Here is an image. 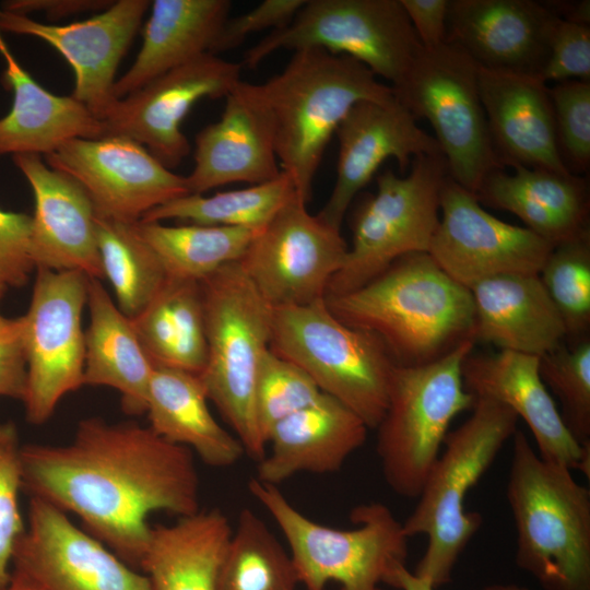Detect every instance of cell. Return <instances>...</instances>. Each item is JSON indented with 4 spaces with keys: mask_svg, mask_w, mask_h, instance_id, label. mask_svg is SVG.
<instances>
[{
    "mask_svg": "<svg viewBox=\"0 0 590 590\" xmlns=\"http://www.w3.org/2000/svg\"><path fill=\"white\" fill-rule=\"evenodd\" d=\"M22 489L66 514L139 570L151 528L149 516L199 511L194 455L134 421L90 416L64 445L21 449Z\"/></svg>",
    "mask_w": 590,
    "mask_h": 590,
    "instance_id": "cell-1",
    "label": "cell"
},
{
    "mask_svg": "<svg viewBox=\"0 0 590 590\" xmlns=\"http://www.w3.org/2000/svg\"><path fill=\"white\" fill-rule=\"evenodd\" d=\"M326 303L345 324L378 337L397 365H424L474 340L470 290L428 252L406 255L367 284L326 296Z\"/></svg>",
    "mask_w": 590,
    "mask_h": 590,
    "instance_id": "cell-2",
    "label": "cell"
},
{
    "mask_svg": "<svg viewBox=\"0 0 590 590\" xmlns=\"http://www.w3.org/2000/svg\"><path fill=\"white\" fill-rule=\"evenodd\" d=\"M262 92L271 111L281 170L308 203L326 148L351 108L363 101L396 98L362 62L318 48L294 51Z\"/></svg>",
    "mask_w": 590,
    "mask_h": 590,
    "instance_id": "cell-3",
    "label": "cell"
},
{
    "mask_svg": "<svg viewBox=\"0 0 590 590\" xmlns=\"http://www.w3.org/2000/svg\"><path fill=\"white\" fill-rule=\"evenodd\" d=\"M517 565L544 590H590V491L516 430L507 483Z\"/></svg>",
    "mask_w": 590,
    "mask_h": 590,
    "instance_id": "cell-4",
    "label": "cell"
},
{
    "mask_svg": "<svg viewBox=\"0 0 590 590\" xmlns=\"http://www.w3.org/2000/svg\"><path fill=\"white\" fill-rule=\"evenodd\" d=\"M518 420L505 404L475 398L472 414L447 434L445 450L435 461L415 508L402 523L408 538H427L414 574L435 589L450 581L458 558L482 526L479 512L465 511L468 492L514 436Z\"/></svg>",
    "mask_w": 590,
    "mask_h": 590,
    "instance_id": "cell-5",
    "label": "cell"
},
{
    "mask_svg": "<svg viewBox=\"0 0 590 590\" xmlns=\"http://www.w3.org/2000/svg\"><path fill=\"white\" fill-rule=\"evenodd\" d=\"M206 363L199 376L209 401L235 432L245 452L258 462L267 453L255 417V386L260 362L270 349L273 308L239 262L200 281Z\"/></svg>",
    "mask_w": 590,
    "mask_h": 590,
    "instance_id": "cell-6",
    "label": "cell"
},
{
    "mask_svg": "<svg viewBox=\"0 0 590 590\" xmlns=\"http://www.w3.org/2000/svg\"><path fill=\"white\" fill-rule=\"evenodd\" d=\"M248 491L280 528L307 590H324L329 581L341 590H384L379 585L405 564L409 538L381 503L356 506L350 518L357 527L342 530L304 516L275 485L251 477Z\"/></svg>",
    "mask_w": 590,
    "mask_h": 590,
    "instance_id": "cell-7",
    "label": "cell"
},
{
    "mask_svg": "<svg viewBox=\"0 0 590 590\" xmlns=\"http://www.w3.org/2000/svg\"><path fill=\"white\" fill-rule=\"evenodd\" d=\"M270 350L305 370L321 392L352 410L368 429L377 428L397 365L378 337L339 320L324 298L273 308Z\"/></svg>",
    "mask_w": 590,
    "mask_h": 590,
    "instance_id": "cell-8",
    "label": "cell"
},
{
    "mask_svg": "<svg viewBox=\"0 0 590 590\" xmlns=\"http://www.w3.org/2000/svg\"><path fill=\"white\" fill-rule=\"evenodd\" d=\"M474 343L467 340L424 365L393 367L388 406L376 428L377 455L386 483L401 497L417 498L451 421L475 402L461 375Z\"/></svg>",
    "mask_w": 590,
    "mask_h": 590,
    "instance_id": "cell-9",
    "label": "cell"
},
{
    "mask_svg": "<svg viewBox=\"0 0 590 590\" xmlns=\"http://www.w3.org/2000/svg\"><path fill=\"white\" fill-rule=\"evenodd\" d=\"M406 176L391 169L377 176V190L355 208L352 245L327 296L352 292L385 272L398 259L428 252L440 217V193L448 176L441 153L416 156Z\"/></svg>",
    "mask_w": 590,
    "mask_h": 590,
    "instance_id": "cell-10",
    "label": "cell"
},
{
    "mask_svg": "<svg viewBox=\"0 0 590 590\" xmlns=\"http://www.w3.org/2000/svg\"><path fill=\"white\" fill-rule=\"evenodd\" d=\"M477 66L446 42L422 49L409 72L391 86L398 102L432 126L449 177L475 194L484 178L504 168L495 153L477 83Z\"/></svg>",
    "mask_w": 590,
    "mask_h": 590,
    "instance_id": "cell-11",
    "label": "cell"
},
{
    "mask_svg": "<svg viewBox=\"0 0 590 590\" xmlns=\"http://www.w3.org/2000/svg\"><path fill=\"white\" fill-rule=\"evenodd\" d=\"M318 48L365 64L398 85L423 49L400 0H306L293 20L249 48L253 69L280 49Z\"/></svg>",
    "mask_w": 590,
    "mask_h": 590,
    "instance_id": "cell-12",
    "label": "cell"
},
{
    "mask_svg": "<svg viewBox=\"0 0 590 590\" xmlns=\"http://www.w3.org/2000/svg\"><path fill=\"white\" fill-rule=\"evenodd\" d=\"M87 285L79 271L36 269L28 309L20 317L27 366L23 404L31 424L46 423L64 396L84 386Z\"/></svg>",
    "mask_w": 590,
    "mask_h": 590,
    "instance_id": "cell-13",
    "label": "cell"
},
{
    "mask_svg": "<svg viewBox=\"0 0 590 590\" xmlns=\"http://www.w3.org/2000/svg\"><path fill=\"white\" fill-rule=\"evenodd\" d=\"M349 246L337 228L295 192L256 234L238 261L272 308L324 299Z\"/></svg>",
    "mask_w": 590,
    "mask_h": 590,
    "instance_id": "cell-14",
    "label": "cell"
},
{
    "mask_svg": "<svg viewBox=\"0 0 590 590\" xmlns=\"http://www.w3.org/2000/svg\"><path fill=\"white\" fill-rule=\"evenodd\" d=\"M45 160L79 182L96 214L106 219L134 223L151 210L189 194L185 176L125 135L72 139Z\"/></svg>",
    "mask_w": 590,
    "mask_h": 590,
    "instance_id": "cell-15",
    "label": "cell"
},
{
    "mask_svg": "<svg viewBox=\"0 0 590 590\" xmlns=\"http://www.w3.org/2000/svg\"><path fill=\"white\" fill-rule=\"evenodd\" d=\"M553 247L527 227L489 214L449 175L445 179L428 253L458 283L469 288L495 275L539 274Z\"/></svg>",
    "mask_w": 590,
    "mask_h": 590,
    "instance_id": "cell-16",
    "label": "cell"
},
{
    "mask_svg": "<svg viewBox=\"0 0 590 590\" xmlns=\"http://www.w3.org/2000/svg\"><path fill=\"white\" fill-rule=\"evenodd\" d=\"M243 64L204 54L117 99L103 120L106 135H125L145 146L164 166L177 167L190 153L181 123L203 98L226 97L241 81Z\"/></svg>",
    "mask_w": 590,
    "mask_h": 590,
    "instance_id": "cell-17",
    "label": "cell"
},
{
    "mask_svg": "<svg viewBox=\"0 0 590 590\" xmlns=\"http://www.w3.org/2000/svg\"><path fill=\"white\" fill-rule=\"evenodd\" d=\"M12 565L14 573L44 590H153L146 575L75 526L64 511L34 497Z\"/></svg>",
    "mask_w": 590,
    "mask_h": 590,
    "instance_id": "cell-18",
    "label": "cell"
},
{
    "mask_svg": "<svg viewBox=\"0 0 590 590\" xmlns=\"http://www.w3.org/2000/svg\"><path fill=\"white\" fill-rule=\"evenodd\" d=\"M150 5L148 0H118L86 20L66 25L0 10V31L33 36L55 48L73 70L71 96L104 120L117 101L118 66Z\"/></svg>",
    "mask_w": 590,
    "mask_h": 590,
    "instance_id": "cell-19",
    "label": "cell"
},
{
    "mask_svg": "<svg viewBox=\"0 0 590 590\" xmlns=\"http://www.w3.org/2000/svg\"><path fill=\"white\" fill-rule=\"evenodd\" d=\"M335 135L339 142L335 182L318 215L340 229L352 202L386 160L394 158L400 172L405 173L416 156L441 153L436 139L417 126L397 98L355 104Z\"/></svg>",
    "mask_w": 590,
    "mask_h": 590,
    "instance_id": "cell-20",
    "label": "cell"
},
{
    "mask_svg": "<svg viewBox=\"0 0 590 590\" xmlns=\"http://www.w3.org/2000/svg\"><path fill=\"white\" fill-rule=\"evenodd\" d=\"M194 145V166L185 176L189 193L236 182L258 185L282 172L261 83L240 81L225 97L220 119L198 132Z\"/></svg>",
    "mask_w": 590,
    "mask_h": 590,
    "instance_id": "cell-21",
    "label": "cell"
},
{
    "mask_svg": "<svg viewBox=\"0 0 590 590\" xmlns=\"http://www.w3.org/2000/svg\"><path fill=\"white\" fill-rule=\"evenodd\" d=\"M559 19L534 0H449L447 42L479 68L539 76Z\"/></svg>",
    "mask_w": 590,
    "mask_h": 590,
    "instance_id": "cell-22",
    "label": "cell"
},
{
    "mask_svg": "<svg viewBox=\"0 0 590 590\" xmlns=\"http://www.w3.org/2000/svg\"><path fill=\"white\" fill-rule=\"evenodd\" d=\"M14 165L34 194L31 255L35 270L79 271L103 280L96 210L79 182L51 168L40 155L16 154Z\"/></svg>",
    "mask_w": 590,
    "mask_h": 590,
    "instance_id": "cell-23",
    "label": "cell"
},
{
    "mask_svg": "<svg viewBox=\"0 0 590 590\" xmlns=\"http://www.w3.org/2000/svg\"><path fill=\"white\" fill-rule=\"evenodd\" d=\"M540 357L500 350L467 355L461 366L465 390L498 401L522 418L538 455L545 461L577 469L589 479L590 445L580 446L565 426L540 375Z\"/></svg>",
    "mask_w": 590,
    "mask_h": 590,
    "instance_id": "cell-24",
    "label": "cell"
},
{
    "mask_svg": "<svg viewBox=\"0 0 590 590\" xmlns=\"http://www.w3.org/2000/svg\"><path fill=\"white\" fill-rule=\"evenodd\" d=\"M477 83L492 143L504 168L571 174L560 155L545 82L536 75L479 68Z\"/></svg>",
    "mask_w": 590,
    "mask_h": 590,
    "instance_id": "cell-25",
    "label": "cell"
},
{
    "mask_svg": "<svg viewBox=\"0 0 590 590\" xmlns=\"http://www.w3.org/2000/svg\"><path fill=\"white\" fill-rule=\"evenodd\" d=\"M367 432L352 410L322 392L272 429L270 452L258 462L257 479L278 486L297 473L337 472L363 446Z\"/></svg>",
    "mask_w": 590,
    "mask_h": 590,
    "instance_id": "cell-26",
    "label": "cell"
},
{
    "mask_svg": "<svg viewBox=\"0 0 590 590\" xmlns=\"http://www.w3.org/2000/svg\"><path fill=\"white\" fill-rule=\"evenodd\" d=\"M474 340L541 357L563 344L566 329L539 274H500L469 287Z\"/></svg>",
    "mask_w": 590,
    "mask_h": 590,
    "instance_id": "cell-27",
    "label": "cell"
},
{
    "mask_svg": "<svg viewBox=\"0 0 590 590\" xmlns=\"http://www.w3.org/2000/svg\"><path fill=\"white\" fill-rule=\"evenodd\" d=\"M0 55L5 63L2 85L12 92L10 111L0 118V156L48 155L72 139L106 135V126L85 105L44 88L19 63L0 31Z\"/></svg>",
    "mask_w": 590,
    "mask_h": 590,
    "instance_id": "cell-28",
    "label": "cell"
},
{
    "mask_svg": "<svg viewBox=\"0 0 590 590\" xmlns=\"http://www.w3.org/2000/svg\"><path fill=\"white\" fill-rule=\"evenodd\" d=\"M491 172L475 196L480 203L510 212L553 246L589 232V197L578 175L512 167Z\"/></svg>",
    "mask_w": 590,
    "mask_h": 590,
    "instance_id": "cell-29",
    "label": "cell"
},
{
    "mask_svg": "<svg viewBox=\"0 0 590 590\" xmlns=\"http://www.w3.org/2000/svg\"><path fill=\"white\" fill-rule=\"evenodd\" d=\"M143 28L135 60L115 83L121 99L163 73L182 66L211 48L229 17L228 0H155Z\"/></svg>",
    "mask_w": 590,
    "mask_h": 590,
    "instance_id": "cell-30",
    "label": "cell"
},
{
    "mask_svg": "<svg viewBox=\"0 0 590 590\" xmlns=\"http://www.w3.org/2000/svg\"><path fill=\"white\" fill-rule=\"evenodd\" d=\"M86 305L84 386L110 387L120 393L125 413L144 414L154 366L131 319L97 279H88Z\"/></svg>",
    "mask_w": 590,
    "mask_h": 590,
    "instance_id": "cell-31",
    "label": "cell"
},
{
    "mask_svg": "<svg viewBox=\"0 0 590 590\" xmlns=\"http://www.w3.org/2000/svg\"><path fill=\"white\" fill-rule=\"evenodd\" d=\"M232 532L228 518L219 508L200 509L172 524L152 526L139 570L153 590H216Z\"/></svg>",
    "mask_w": 590,
    "mask_h": 590,
    "instance_id": "cell-32",
    "label": "cell"
},
{
    "mask_svg": "<svg viewBox=\"0 0 590 590\" xmlns=\"http://www.w3.org/2000/svg\"><path fill=\"white\" fill-rule=\"evenodd\" d=\"M208 402L198 375L154 366L145 409L148 426L165 440L188 448L210 467L234 465L245 449L216 422Z\"/></svg>",
    "mask_w": 590,
    "mask_h": 590,
    "instance_id": "cell-33",
    "label": "cell"
},
{
    "mask_svg": "<svg viewBox=\"0 0 590 590\" xmlns=\"http://www.w3.org/2000/svg\"><path fill=\"white\" fill-rule=\"evenodd\" d=\"M131 322L153 366L202 373L208 345L200 282L167 276Z\"/></svg>",
    "mask_w": 590,
    "mask_h": 590,
    "instance_id": "cell-34",
    "label": "cell"
},
{
    "mask_svg": "<svg viewBox=\"0 0 590 590\" xmlns=\"http://www.w3.org/2000/svg\"><path fill=\"white\" fill-rule=\"evenodd\" d=\"M141 237L162 261L167 276L200 282L237 262L258 231L198 224L135 223Z\"/></svg>",
    "mask_w": 590,
    "mask_h": 590,
    "instance_id": "cell-35",
    "label": "cell"
},
{
    "mask_svg": "<svg viewBox=\"0 0 590 590\" xmlns=\"http://www.w3.org/2000/svg\"><path fill=\"white\" fill-rule=\"evenodd\" d=\"M288 174L250 187L212 196L189 193L148 212L140 221H180L208 226L246 227L260 232L295 193Z\"/></svg>",
    "mask_w": 590,
    "mask_h": 590,
    "instance_id": "cell-36",
    "label": "cell"
},
{
    "mask_svg": "<svg viewBox=\"0 0 590 590\" xmlns=\"http://www.w3.org/2000/svg\"><path fill=\"white\" fill-rule=\"evenodd\" d=\"M135 223L96 215L97 247L104 273L118 308L128 318L137 317L164 285L166 270Z\"/></svg>",
    "mask_w": 590,
    "mask_h": 590,
    "instance_id": "cell-37",
    "label": "cell"
},
{
    "mask_svg": "<svg viewBox=\"0 0 590 590\" xmlns=\"http://www.w3.org/2000/svg\"><path fill=\"white\" fill-rule=\"evenodd\" d=\"M298 583L290 553L260 517L244 508L225 550L216 590H295Z\"/></svg>",
    "mask_w": 590,
    "mask_h": 590,
    "instance_id": "cell-38",
    "label": "cell"
},
{
    "mask_svg": "<svg viewBox=\"0 0 590 590\" xmlns=\"http://www.w3.org/2000/svg\"><path fill=\"white\" fill-rule=\"evenodd\" d=\"M539 276L557 308L566 338L590 328V232L554 246Z\"/></svg>",
    "mask_w": 590,
    "mask_h": 590,
    "instance_id": "cell-39",
    "label": "cell"
},
{
    "mask_svg": "<svg viewBox=\"0 0 590 590\" xmlns=\"http://www.w3.org/2000/svg\"><path fill=\"white\" fill-rule=\"evenodd\" d=\"M322 394L310 376L296 364L268 350L258 368L255 417L267 445L272 429L284 418L317 401Z\"/></svg>",
    "mask_w": 590,
    "mask_h": 590,
    "instance_id": "cell-40",
    "label": "cell"
},
{
    "mask_svg": "<svg viewBox=\"0 0 590 590\" xmlns=\"http://www.w3.org/2000/svg\"><path fill=\"white\" fill-rule=\"evenodd\" d=\"M540 375L559 399L562 420L580 446L590 445V340L562 344L540 357Z\"/></svg>",
    "mask_w": 590,
    "mask_h": 590,
    "instance_id": "cell-41",
    "label": "cell"
},
{
    "mask_svg": "<svg viewBox=\"0 0 590 590\" xmlns=\"http://www.w3.org/2000/svg\"><path fill=\"white\" fill-rule=\"evenodd\" d=\"M559 151L569 173L590 164V82L564 81L548 87Z\"/></svg>",
    "mask_w": 590,
    "mask_h": 590,
    "instance_id": "cell-42",
    "label": "cell"
},
{
    "mask_svg": "<svg viewBox=\"0 0 590 590\" xmlns=\"http://www.w3.org/2000/svg\"><path fill=\"white\" fill-rule=\"evenodd\" d=\"M21 449L16 425L0 423V590L11 580L13 550L25 529L19 505Z\"/></svg>",
    "mask_w": 590,
    "mask_h": 590,
    "instance_id": "cell-43",
    "label": "cell"
},
{
    "mask_svg": "<svg viewBox=\"0 0 590 590\" xmlns=\"http://www.w3.org/2000/svg\"><path fill=\"white\" fill-rule=\"evenodd\" d=\"M539 78L547 83L590 82V27L588 22L560 17Z\"/></svg>",
    "mask_w": 590,
    "mask_h": 590,
    "instance_id": "cell-44",
    "label": "cell"
},
{
    "mask_svg": "<svg viewBox=\"0 0 590 590\" xmlns=\"http://www.w3.org/2000/svg\"><path fill=\"white\" fill-rule=\"evenodd\" d=\"M31 229V215L0 208V300L10 287L24 286L35 270Z\"/></svg>",
    "mask_w": 590,
    "mask_h": 590,
    "instance_id": "cell-45",
    "label": "cell"
},
{
    "mask_svg": "<svg viewBox=\"0 0 590 590\" xmlns=\"http://www.w3.org/2000/svg\"><path fill=\"white\" fill-rule=\"evenodd\" d=\"M306 0H264L253 9L228 17L223 24L210 54L219 55L241 45L245 39L266 30H279L287 25Z\"/></svg>",
    "mask_w": 590,
    "mask_h": 590,
    "instance_id": "cell-46",
    "label": "cell"
},
{
    "mask_svg": "<svg viewBox=\"0 0 590 590\" xmlns=\"http://www.w3.org/2000/svg\"><path fill=\"white\" fill-rule=\"evenodd\" d=\"M26 390L27 366L19 317L0 333V397L23 402Z\"/></svg>",
    "mask_w": 590,
    "mask_h": 590,
    "instance_id": "cell-47",
    "label": "cell"
},
{
    "mask_svg": "<svg viewBox=\"0 0 590 590\" xmlns=\"http://www.w3.org/2000/svg\"><path fill=\"white\" fill-rule=\"evenodd\" d=\"M424 49L447 42L449 0H400Z\"/></svg>",
    "mask_w": 590,
    "mask_h": 590,
    "instance_id": "cell-48",
    "label": "cell"
},
{
    "mask_svg": "<svg viewBox=\"0 0 590 590\" xmlns=\"http://www.w3.org/2000/svg\"><path fill=\"white\" fill-rule=\"evenodd\" d=\"M114 1L108 0H10L2 3V10L28 15L43 12L51 20H60L83 12H101Z\"/></svg>",
    "mask_w": 590,
    "mask_h": 590,
    "instance_id": "cell-49",
    "label": "cell"
},
{
    "mask_svg": "<svg viewBox=\"0 0 590 590\" xmlns=\"http://www.w3.org/2000/svg\"><path fill=\"white\" fill-rule=\"evenodd\" d=\"M387 585L400 590H435L433 585L425 578L416 576L408 570L405 565L396 568ZM483 590H528L514 585H492Z\"/></svg>",
    "mask_w": 590,
    "mask_h": 590,
    "instance_id": "cell-50",
    "label": "cell"
},
{
    "mask_svg": "<svg viewBox=\"0 0 590 590\" xmlns=\"http://www.w3.org/2000/svg\"><path fill=\"white\" fill-rule=\"evenodd\" d=\"M3 590H44L31 579L12 571L11 580Z\"/></svg>",
    "mask_w": 590,
    "mask_h": 590,
    "instance_id": "cell-51",
    "label": "cell"
},
{
    "mask_svg": "<svg viewBox=\"0 0 590 590\" xmlns=\"http://www.w3.org/2000/svg\"><path fill=\"white\" fill-rule=\"evenodd\" d=\"M13 320L14 319L5 318L0 314V333L5 331L8 328H10L11 324L13 323Z\"/></svg>",
    "mask_w": 590,
    "mask_h": 590,
    "instance_id": "cell-52",
    "label": "cell"
}]
</instances>
